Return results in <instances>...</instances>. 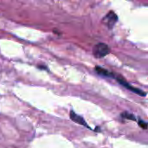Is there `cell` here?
I'll use <instances>...</instances> for the list:
<instances>
[{"mask_svg":"<svg viewBox=\"0 0 148 148\" xmlns=\"http://www.w3.org/2000/svg\"><path fill=\"white\" fill-rule=\"evenodd\" d=\"M93 53L96 58H102L110 53V49L106 43L100 42L94 47Z\"/></svg>","mask_w":148,"mask_h":148,"instance_id":"1","label":"cell"},{"mask_svg":"<svg viewBox=\"0 0 148 148\" xmlns=\"http://www.w3.org/2000/svg\"><path fill=\"white\" fill-rule=\"evenodd\" d=\"M116 80L118 81V82H119L121 85H122V86H123V87H125L126 88L129 89L130 91H132V92L135 93L136 95H140V96H146V95H147V94H146L145 92H143L141 89H139V88H134V87L131 86V85H130L128 82H126V80H125L123 77H121V75L117 76V77H116Z\"/></svg>","mask_w":148,"mask_h":148,"instance_id":"2","label":"cell"},{"mask_svg":"<svg viewBox=\"0 0 148 148\" xmlns=\"http://www.w3.org/2000/svg\"><path fill=\"white\" fill-rule=\"evenodd\" d=\"M117 20H118V16H117V15H116L114 11L108 12V13L105 16V17L103 18V22L106 23V25H107L109 29H112V28L114 26V24L116 23Z\"/></svg>","mask_w":148,"mask_h":148,"instance_id":"3","label":"cell"},{"mask_svg":"<svg viewBox=\"0 0 148 148\" xmlns=\"http://www.w3.org/2000/svg\"><path fill=\"white\" fill-rule=\"evenodd\" d=\"M69 115H70V119H71L74 122L78 123L79 125H82V126L86 127H88V128H90V127L88 126L87 122L84 121V119H83L82 116H79L78 114H76L74 111H70Z\"/></svg>","mask_w":148,"mask_h":148,"instance_id":"4","label":"cell"},{"mask_svg":"<svg viewBox=\"0 0 148 148\" xmlns=\"http://www.w3.org/2000/svg\"><path fill=\"white\" fill-rule=\"evenodd\" d=\"M95 71L101 75H103V76H107V77H114V75L112 73H110L109 71H108L107 69L101 68V67H99V66H96L95 67Z\"/></svg>","mask_w":148,"mask_h":148,"instance_id":"5","label":"cell"},{"mask_svg":"<svg viewBox=\"0 0 148 148\" xmlns=\"http://www.w3.org/2000/svg\"><path fill=\"white\" fill-rule=\"evenodd\" d=\"M121 116H122V118H125V119H128V120H131V121H136L134 115L132 114H129V113H127V112L122 113V114H121Z\"/></svg>","mask_w":148,"mask_h":148,"instance_id":"6","label":"cell"},{"mask_svg":"<svg viewBox=\"0 0 148 148\" xmlns=\"http://www.w3.org/2000/svg\"><path fill=\"white\" fill-rule=\"evenodd\" d=\"M138 123H139V126H140L141 128H143V129H147L148 128V123L144 122L142 120H140V121H138Z\"/></svg>","mask_w":148,"mask_h":148,"instance_id":"7","label":"cell"},{"mask_svg":"<svg viewBox=\"0 0 148 148\" xmlns=\"http://www.w3.org/2000/svg\"><path fill=\"white\" fill-rule=\"evenodd\" d=\"M38 68H39V69H45V70H47V69H48L46 67H42V66H38Z\"/></svg>","mask_w":148,"mask_h":148,"instance_id":"8","label":"cell"}]
</instances>
